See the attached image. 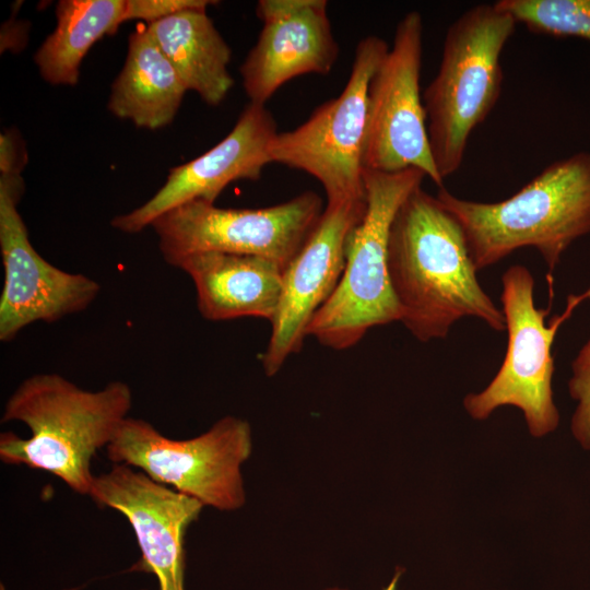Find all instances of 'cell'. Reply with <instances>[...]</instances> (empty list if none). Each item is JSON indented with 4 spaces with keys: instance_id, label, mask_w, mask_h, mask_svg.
<instances>
[{
    "instance_id": "6da1fadb",
    "label": "cell",
    "mask_w": 590,
    "mask_h": 590,
    "mask_svg": "<svg viewBox=\"0 0 590 590\" xmlns=\"http://www.w3.org/2000/svg\"><path fill=\"white\" fill-rule=\"evenodd\" d=\"M387 270L400 322L421 342L445 339L463 317L506 329L503 310L477 281L459 222L421 186L391 223Z\"/></svg>"
},
{
    "instance_id": "7a4b0ae2",
    "label": "cell",
    "mask_w": 590,
    "mask_h": 590,
    "mask_svg": "<svg viewBox=\"0 0 590 590\" xmlns=\"http://www.w3.org/2000/svg\"><path fill=\"white\" fill-rule=\"evenodd\" d=\"M131 406V388L120 380L87 390L56 373L32 375L8 398L1 416L2 423H23L30 436L1 433L0 460L49 473L88 496L93 459L111 442Z\"/></svg>"
},
{
    "instance_id": "3957f363",
    "label": "cell",
    "mask_w": 590,
    "mask_h": 590,
    "mask_svg": "<svg viewBox=\"0 0 590 590\" xmlns=\"http://www.w3.org/2000/svg\"><path fill=\"white\" fill-rule=\"evenodd\" d=\"M436 198L459 222L477 271L534 247L552 273L571 243L590 233V152L552 163L503 201L460 199L445 187Z\"/></svg>"
},
{
    "instance_id": "277c9868",
    "label": "cell",
    "mask_w": 590,
    "mask_h": 590,
    "mask_svg": "<svg viewBox=\"0 0 590 590\" xmlns=\"http://www.w3.org/2000/svg\"><path fill=\"white\" fill-rule=\"evenodd\" d=\"M516 24L496 3H481L447 28L439 69L423 94L432 157L442 179L460 168L471 133L498 102L500 56Z\"/></svg>"
},
{
    "instance_id": "5b68a950",
    "label": "cell",
    "mask_w": 590,
    "mask_h": 590,
    "mask_svg": "<svg viewBox=\"0 0 590 590\" xmlns=\"http://www.w3.org/2000/svg\"><path fill=\"white\" fill-rule=\"evenodd\" d=\"M425 177L416 168L396 173L364 169V217L350 233L341 280L312 317L307 337L343 351L356 345L371 328L400 321L387 270L389 233L398 209Z\"/></svg>"
},
{
    "instance_id": "8992f818",
    "label": "cell",
    "mask_w": 590,
    "mask_h": 590,
    "mask_svg": "<svg viewBox=\"0 0 590 590\" xmlns=\"http://www.w3.org/2000/svg\"><path fill=\"white\" fill-rule=\"evenodd\" d=\"M105 450L113 464L134 468L204 507L235 511L246 503L241 469L252 452V432L244 418L227 415L198 436L173 439L128 416Z\"/></svg>"
},
{
    "instance_id": "52a82bcc",
    "label": "cell",
    "mask_w": 590,
    "mask_h": 590,
    "mask_svg": "<svg viewBox=\"0 0 590 590\" xmlns=\"http://www.w3.org/2000/svg\"><path fill=\"white\" fill-rule=\"evenodd\" d=\"M502 284V310L508 332L506 354L489 385L480 393L468 394L463 405L475 420L487 418L502 405H514L522 411L530 434L542 437L559 422L553 401L552 345L559 327L583 300L590 299V287L579 295L570 294L564 312L555 315L546 326L551 308L534 306V278L526 267H509Z\"/></svg>"
},
{
    "instance_id": "ba28073f",
    "label": "cell",
    "mask_w": 590,
    "mask_h": 590,
    "mask_svg": "<svg viewBox=\"0 0 590 590\" xmlns=\"http://www.w3.org/2000/svg\"><path fill=\"white\" fill-rule=\"evenodd\" d=\"M389 50L376 35L362 38L339 96L317 107L297 128L278 132L271 163L303 170L322 186L327 204L365 199L364 150L369 82Z\"/></svg>"
},
{
    "instance_id": "9c48e42d",
    "label": "cell",
    "mask_w": 590,
    "mask_h": 590,
    "mask_svg": "<svg viewBox=\"0 0 590 590\" xmlns=\"http://www.w3.org/2000/svg\"><path fill=\"white\" fill-rule=\"evenodd\" d=\"M323 210L322 199L312 191L259 209L219 208L193 200L162 214L151 227L163 259L173 267L191 255L224 252L263 257L285 270Z\"/></svg>"
},
{
    "instance_id": "30bf717a",
    "label": "cell",
    "mask_w": 590,
    "mask_h": 590,
    "mask_svg": "<svg viewBox=\"0 0 590 590\" xmlns=\"http://www.w3.org/2000/svg\"><path fill=\"white\" fill-rule=\"evenodd\" d=\"M423 19L410 11L398 22L392 47L374 73L367 94L364 169L422 170L438 188L421 98Z\"/></svg>"
},
{
    "instance_id": "8fae6325",
    "label": "cell",
    "mask_w": 590,
    "mask_h": 590,
    "mask_svg": "<svg viewBox=\"0 0 590 590\" xmlns=\"http://www.w3.org/2000/svg\"><path fill=\"white\" fill-rule=\"evenodd\" d=\"M22 173L0 174V252L4 282L0 295V341L10 342L27 326L56 322L84 311L99 294L94 279L64 271L33 247L19 212Z\"/></svg>"
},
{
    "instance_id": "7c38bea8",
    "label": "cell",
    "mask_w": 590,
    "mask_h": 590,
    "mask_svg": "<svg viewBox=\"0 0 590 590\" xmlns=\"http://www.w3.org/2000/svg\"><path fill=\"white\" fill-rule=\"evenodd\" d=\"M365 211L366 197L327 204L317 226L285 268L271 335L261 355L268 377L276 375L291 355L300 352L312 317L341 280L347 238Z\"/></svg>"
},
{
    "instance_id": "4fadbf2b",
    "label": "cell",
    "mask_w": 590,
    "mask_h": 590,
    "mask_svg": "<svg viewBox=\"0 0 590 590\" xmlns=\"http://www.w3.org/2000/svg\"><path fill=\"white\" fill-rule=\"evenodd\" d=\"M88 497L121 514L141 553L135 570L152 573L158 590L185 589V536L203 505L125 464L95 475Z\"/></svg>"
},
{
    "instance_id": "5bb4252c",
    "label": "cell",
    "mask_w": 590,
    "mask_h": 590,
    "mask_svg": "<svg viewBox=\"0 0 590 590\" xmlns=\"http://www.w3.org/2000/svg\"><path fill=\"white\" fill-rule=\"evenodd\" d=\"M278 134L272 114L264 105L250 103L232 131L200 156L169 169L164 185L142 205L115 216L110 224L126 234H137L162 214L184 203H215L236 180H259L270 164L269 148Z\"/></svg>"
},
{
    "instance_id": "9a60e30c",
    "label": "cell",
    "mask_w": 590,
    "mask_h": 590,
    "mask_svg": "<svg viewBox=\"0 0 590 590\" xmlns=\"http://www.w3.org/2000/svg\"><path fill=\"white\" fill-rule=\"evenodd\" d=\"M327 8L326 0H315L294 16L263 24L239 68L250 103L266 105L282 85L299 75L331 72L339 44Z\"/></svg>"
},
{
    "instance_id": "2e32d148",
    "label": "cell",
    "mask_w": 590,
    "mask_h": 590,
    "mask_svg": "<svg viewBox=\"0 0 590 590\" xmlns=\"http://www.w3.org/2000/svg\"><path fill=\"white\" fill-rule=\"evenodd\" d=\"M175 268L191 279L204 319L273 320L283 284L284 268L280 263L258 256L202 252L182 259Z\"/></svg>"
},
{
    "instance_id": "e0dca14e",
    "label": "cell",
    "mask_w": 590,
    "mask_h": 590,
    "mask_svg": "<svg viewBox=\"0 0 590 590\" xmlns=\"http://www.w3.org/2000/svg\"><path fill=\"white\" fill-rule=\"evenodd\" d=\"M187 91L146 26L139 25L129 36L126 60L111 85L107 107L138 128L156 130L174 120Z\"/></svg>"
},
{
    "instance_id": "ac0fdd59",
    "label": "cell",
    "mask_w": 590,
    "mask_h": 590,
    "mask_svg": "<svg viewBox=\"0 0 590 590\" xmlns=\"http://www.w3.org/2000/svg\"><path fill=\"white\" fill-rule=\"evenodd\" d=\"M148 32L176 69L188 91L220 105L234 85L232 50L206 10H186L146 24Z\"/></svg>"
},
{
    "instance_id": "d6986e66",
    "label": "cell",
    "mask_w": 590,
    "mask_h": 590,
    "mask_svg": "<svg viewBox=\"0 0 590 590\" xmlns=\"http://www.w3.org/2000/svg\"><path fill=\"white\" fill-rule=\"evenodd\" d=\"M57 25L34 56L40 76L52 85H75L92 46L126 22V0H61Z\"/></svg>"
},
{
    "instance_id": "ffe728a7",
    "label": "cell",
    "mask_w": 590,
    "mask_h": 590,
    "mask_svg": "<svg viewBox=\"0 0 590 590\" xmlns=\"http://www.w3.org/2000/svg\"><path fill=\"white\" fill-rule=\"evenodd\" d=\"M495 3L530 32L590 42V0H499Z\"/></svg>"
},
{
    "instance_id": "44dd1931",
    "label": "cell",
    "mask_w": 590,
    "mask_h": 590,
    "mask_svg": "<svg viewBox=\"0 0 590 590\" xmlns=\"http://www.w3.org/2000/svg\"><path fill=\"white\" fill-rule=\"evenodd\" d=\"M571 369L568 390L571 398L578 401L571 430L581 446L590 450V338L574 359Z\"/></svg>"
},
{
    "instance_id": "7402d4cb",
    "label": "cell",
    "mask_w": 590,
    "mask_h": 590,
    "mask_svg": "<svg viewBox=\"0 0 590 590\" xmlns=\"http://www.w3.org/2000/svg\"><path fill=\"white\" fill-rule=\"evenodd\" d=\"M209 0H126V22L141 20L150 24L186 10H206Z\"/></svg>"
},
{
    "instance_id": "603a6c76",
    "label": "cell",
    "mask_w": 590,
    "mask_h": 590,
    "mask_svg": "<svg viewBox=\"0 0 590 590\" xmlns=\"http://www.w3.org/2000/svg\"><path fill=\"white\" fill-rule=\"evenodd\" d=\"M315 0H260L256 7L257 16L263 24L294 16L309 8Z\"/></svg>"
},
{
    "instance_id": "cb8c5ba5",
    "label": "cell",
    "mask_w": 590,
    "mask_h": 590,
    "mask_svg": "<svg viewBox=\"0 0 590 590\" xmlns=\"http://www.w3.org/2000/svg\"><path fill=\"white\" fill-rule=\"evenodd\" d=\"M21 141L13 133V130H7L0 135V174L22 173L26 160L23 158Z\"/></svg>"
},
{
    "instance_id": "d4e9b609",
    "label": "cell",
    "mask_w": 590,
    "mask_h": 590,
    "mask_svg": "<svg viewBox=\"0 0 590 590\" xmlns=\"http://www.w3.org/2000/svg\"><path fill=\"white\" fill-rule=\"evenodd\" d=\"M401 577V570H397L396 574L393 575V578L391 579V581L382 589V590H399L398 589V581ZM323 590H349V589H344V588H339V587H330V588H326Z\"/></svg>"
},
{
    "instance_id": "484cf974",
    "label": "cell",
    "mask_w": 590,
    "mask_h": 590,
    "mask_svg": "<svg viewBox=\"0 0 590 590\" xmlns=\"http://www.w3.org/2000/svg\"><path fill=\"white\" fill-rule=\"evenodd\" d=\"M0 590H7L3 583L0 585ZM61 590H81V587L80 586L69 587V588H63Z\"/></svg>"
},
{
    "instance_id": "4316f807",
    "label": "cell",
    "mask_w": 590,
    "mask_h": 590,
    "mask_svg": "<svg viewBox=\"0 0 590 590\" xmlns=\"http://www.w3.org/2000/svg\"><path fill=\"white\" fill-rule=\"evenodd\" d=\"M139 590H149V589H139Z\"/></svg>"
}]
</instances>
